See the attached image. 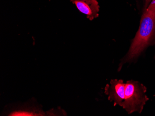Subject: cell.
<instances>
[{
  "label": "cell",
  "instance_id": "1",
  "mask_svg": "<svg viewBox=\"0 0 155 116\" xmlns=\"http://www.w3.org/2000/svg\"><path fill=\"white\" fill-rule=\"evenodd\" d=\"M155 37V0H153L143 14L139 29L122 64L137 58L153 42Z\"/></svg>",
  "mask_w": 155,
  "mask_h": 116
},
{
  "label": "cell",
  "instance_id": "2",
  "mask_svg": "<svg viewBox=\"0 0 155 116\" xmlns=\"http://www.w3.org/2000/svg\"><path fill=\"white\" fill-rule=\"evenodd\" d=\"M147 88L138 81L131 80L125 83L124 99L122 107L128 114L141 113L149 98L146 94Z\"/></svg>",
  "mask_w": 155,
  "mask_h": 116
},
{
  "label": "cell",
  "instance_id": "3",
  "mask_svg": "<svg viewBox=\"0 0 155 116\" xmlns=\"http://www.w3.org/2000/svg\"><path fill=\"white\" fill-rule=\"evenodd\" d=\"M125 83L122 80H112L105 87V93L110 101H114V105L122 106L124 99Z\"/></svg>",
  "mask_w": 155,
  "mask_h": 116
},
{
  "label": "cell",
  "instance_id": "4",
  "mask_svg": "<svg viewBox=\"0 0 155 116\" xmlns=\"http://www.w3.org/2000/svg\"><path fill=\"white\" fill-rule=\"evenodd\" d=\"M80 12L91 20L98 17L100 6L97 0H71Z\"/></svg>",
  "mask_w": 155,
  "mask_h": 116
}]
</instances>
